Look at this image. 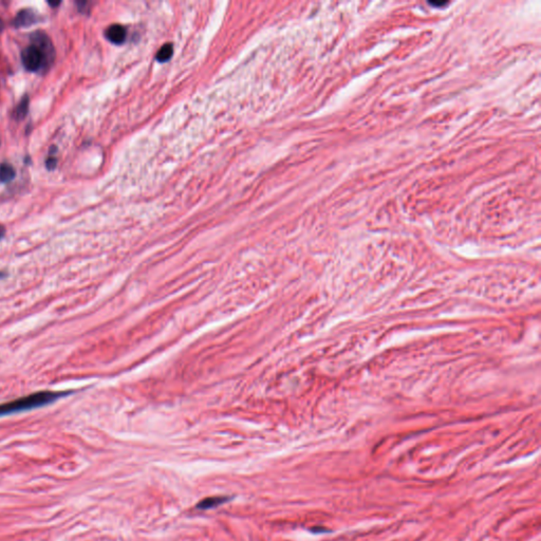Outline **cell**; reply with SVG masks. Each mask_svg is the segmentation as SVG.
<instances>
[{"label": "cell", "instance_id": "6da1fadb", "mask_svg": "<svg viewBox=\"0 0 541 541\" xmlns=\"http://www.w3.org/2000/svg\"><path fill=\"white\" fill-rule=\"evenodd\" d=\"M67 395V392H53V391H39L20 399L11 401L0 405V417L8 416L21 411H28L35 408L46 406L50 403Z\"/></svg>", "mask_w": 541, "mask_h": 541}, {"label": "cell", "instance_id": "7a4b0ae2", "mask_svg": "<svg viewBox=\"0 0 541 541\" xmlns=\"http://www.w3.org/2000/svg\"><path fill=\"white\" fill-rule=\"evenodd\" d=\"M21 58L23 66L29 71L38 70L41 67V65L44 64L43 55H41L38 48L34 45L29 46L22 51Z\"/></svg>", "mask_w": 541, "mask_h": 541}, {"label": "cell", "instance_id": "3957f363", "mask_svg": "<svg viewBox=\"0 0 541 541\" xmlns=\"http://www.w3.org/2000/svg\"><path fill=\"white\" fill-rule=\"evenodd\" d=\"M32 39L34 41V46L38 48L41 55H43L44 64H49L54 56V49L49 37L45 33L36 32L32 35Z\"/></svg>", "mask_w": 541, "mask_h": 541}, {"label": "cell", "instance_id": "277c9868", "mask_svg": "<svg viewBox=\"0 0 541 541\" xmlns=\"http://www.w3.org/2000/svg\"><path fill=\"white\" fill-rule=\"evenodd\" d=\"M38 20V16L31 9L21 10L15 17L14 25L16 27H30Z\"/></svg>", "mask_w": 541, "mask_h": 541}, {"label": "cell", "instance_id": "5b68a950", "mask_svg": "<svg viewBox=\"0 0 541 541\" xmlns=\"http://www.w3.org/2000/svg\"><path fill=\"white\" fill-rule=\"evenodd\" d=\"M106 36L113 44H123L126 39V30L123 26L112 25L107 29Z\"/></svg>", "mask_w": 541, "mask_h": 541}, {"label": "cell", "instance_id": "8992f818", "mask_svg": "<svg viewBox=\"0 0 541 541\" xmlns=\"http://www.w3.org/2000/svg\"><path fill=\"white\" fill-rule=\"evenodd\" d=\"M15 178L14 168L9 164L0 165V182L7 183Z\"/></svg>", "mask_w": 541, "mask_h": 541}, {"label": "cell", "instance_id": "52a82bcc", "mask_svg": "<svg viewBox=\"0 0 541 541\" xmlns=\"http://www.w3.org/2000/svg\"><path fill=\"white\" fill-rule=\"evenodd\" d=\"M28 107H29V98L26 95L23 96V99L20 101L19 105L16 107L15 118L18 119H21L22 118H25L28 113Z\"/></svg>", "mask_w": 541, "mask_h": 541}, {"label": "cell", "instance_id": "ba28073f", "mask_svg": "<svg viewBox=\"0 0 541 541\" xmlns=\"http://www.w3.org/2000/svg\"><path fill=\"white\" fill-rule=\"evenodd\" d=\"M224 501H225V498H208L198 504V508H201V509L212 508L214 507L219 506L221 503H223Z\"/></svg>", "mask_w": 541, "mask_h": 541}, {"label": "cell", "instance_id": "9c48e42d", "mask_svg": "<svg viewBox=\"0 0 541 541\" xmlns=\"http://www.w3.org/2000/svg\"><path fill=\"white\" fill-rule=\"evenodd\" d=\"M172 45L171 44H166L163 47L161 48L160 51L157 54V59L159 62H166L169 59L172 55Z\"/></svg>", "mask_w": 541, "mask_h": 541}, {"label": "cell", "instance_id": "30bf717a", "mask_svg": "<svg viewBox=\"0 0 541 541\" xmlns=\"http://www.w3.org/2000/svg\"><path fill=\"white\" fill-rule=\"evenodd\" d=\"M56 164H57V161H56V159H55V158L50 157V158H48V159H47L46 165H47V168H48V169H50V170L54 169V168H55V167H56Z\"/></svg>", "mask_w": 541, "mask_h": 541}, {"label": "cell", "instance_id": "8fae6325", "mask_svg": "<svg viewBox=\"0 0 541 541\" xmlns=\"http://www.w3.org/2000/svg\"><path fill=\"white\" fill-rule=\"evenodd\" d=\"M4 234H5V230H4V227H3V226H1V225H0V240H1V239L3 238Z\"/></svg>", "mask_w": 541, "mask_h": 541}, {"label": "cell", "instance_id": "7c38bea8", "mask_svg": "<svg viewBox=\"0 0 541 541\" xmlns=\"http://www.w3.org/2000/svg\"><path fill=\"white\" fill-rule=\"evenodd\" d=\"M59 3H61V2H59V1H57V2H53V1H50V2H49V4L53 5V7H56V5H58Z\"/></svg>", "mask_w": 541, "mask_h": 541}, {"label": "cell", "instance_id": "4fadbf2b", "mask_svg": "<svg viewBox=\"0 0 541 541\" xmlns=\"http://www.w3.org/2000/svg\"><path fill=\"white\" fill-rule=\"evenodd\" d=\"M1 275H2V274H1V273H0V277H1Z\"/></svg>", "mask_w": 541, "mask_h": 541}]
</instances>
